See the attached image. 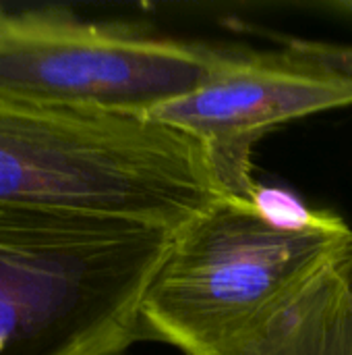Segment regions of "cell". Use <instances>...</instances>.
I'll list each match as a JSON object with an SVG mask.
<instances>
[{
  "label": "cell",
  "mask_w": 352,
  "mask_h": 355,
  "mask_svg": "<svg viewBox=\"0 0 352 355\" xmlns=\"http://www.w3.org/2000/svg\"><path fill=\"white\" fill-rule=\"evenodd\" d=\"M352 254L334 212L282 193L226 196L172 235L143 302L145 339L185 355H214L290 308Z\"/></svg>",
  "instance_id": "1"
},
{
  "label": "cell",
  "mask_w": 352,
  "mask_h": 355,
  "mask_svg": "<svg viewBox=\"0 0 352 355\" xmlns=\"http://www.w3.org/2000/svg\"><path fill=\"white\" fill-rule=\"evenodd\" d=\"M226 196L210 146L168 123L0 98V206L178 231Z\"/></svg>",
  "instance_id": "2"
},
{
  "label": "cell",
  "mask_w": 352,
  "mask_h": 355,
  "mask_svg": "<svg viewBox=\"0 0 352 355\" xmlns=\"http://www.w3.org/2000/svg\"><path fill=\"white\" fill-rule=\"evenodd\" d=\"M174 231L0 206V355H122Z\"/></svg>",
  "instance_id": "3"
},
{
  "label": "cell",
  "mask_w": 352,
  "mask_h": 355,
  "mask_svg": "<svg viewBox=\"0 0 352 355\" xmlns=\"http://www.w3.org/2000/svg\"><path fill=\"white\" fill-rule=\"evenodd\" d=\"M222 50L64 10H0V98L149 114L203 83Z\"/></svg>",
  "instance_id": "4"
},
{
  "label": "cell",
  "mask_w": 352,
  "mask_h": 355,
  "mask_svg": "<svg viewBox=\"0 0 352 355\" xmlns=\"http://www.w3.org/2000/svg\"><path fill=\"white\" fill-rule=\"evenodd\" d=\"M352 106V81L311 67L282 50L226 52L220 67L189 94L147 116L210 146L234 196L255 198L253 146L297 119Z\"/></svg>",
  "instance_id": "5"
},
{
  "label": "cell",
  "mask_w": 352,
  "mask_h": 355,
  "mask_svg": "<svg viewBox=\"0 0 352 355\" xmlns=\"http://www.w3.org/2000/svg\"><path fill=\"white\" fill-rule=\"evenodd\" d=\"M214 355H352V254L263 329Z\"/></svg>",
  "instance_id": "6"
},
{
  "label": "cell",
  "mask_w": 352,
  "mask_h": 355,
  "mask_svg": "<svg viewBox=\"0 0 352 355\" xmlns=\"http://www.w3.org/2000/svg\"><path fill=\"white\" fill-rule=\"evenodd\" d=\"M280 50L297 60H303L311 67H317L322 71L340 75L352 81V46L290 37L280 42Z\"/></svg>",
  "instance_id": "7"
},
{
  "label": "cell",
  "mask_w": 352,
  "mask_h": 355,
  "mask_svg": "<svg viewBox=\"0 0 352 355\" xmlns=\"http://www.w3.org/2000/svg\"><path fill=\"white\" fill-rule=\"evenodd\" d=\"M324 8H328L330 12L334 15H340V17H346L352 19V0H336V2H326Z\"/></svg>",
  "instance_id": "8"
}]
</instances>
